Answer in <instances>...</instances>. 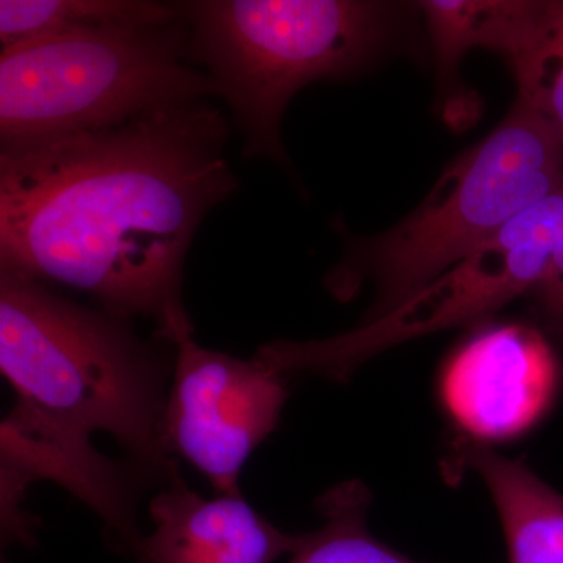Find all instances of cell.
I'll list each match as a JSON object with an SVG mask.
<instances>
[{
  "mask_svg": "<svg viewBox=\"0 0 563 563\" xmlns=\"http://www.w3.org/2000/svg\"><path fill=\"white\" fill-rule=\"evenodd\" d=\"M209 99L117 128L0 152V268L87 292L176 344L195 333L188 251L240 180Z\"/></svg>",
  "mask_w": 563,
  "mask_h": 563,
  "instance_id": "1",
  "label": "cell"
},
{
  "mask_svg": "<svg viewBox=\"0 0 563 563\" xmlns=\"http://www.w3.org/2000/svg\"><path fill=\"white\" fill-rule=\"evenodd\" d=\"M518 102L563 136V0L543 2L531 38L512 62Z\"/></svg>",
  "mask_w": 563,
  "mask_h": 563,
  "instance_id": "14",
  "label": "cell"
},
{
  "mask_svg": "<svg viewBox=\"0 0 563 563\" xmlns=\"http://www.w3.org/2000/svg\"><path fill=\"white\" fill-rule=\"evenodd\" d=\"M562 246L563 188L518 214L383 317L329 339L262 344L254 357L280 374L310 373L346 383L358 366L388 347L484 320L532 292Z\"/></svg>",
  "mask_w": 563,
  "mask_h": 563,
  "instance_id": "6",
  "label": "cell"
},
{
  "mask_svg": "<svg viewBox=\"0 0 563 563\" xmlns=\"http://www.w3.org/2000/svg\"><path fill=\"white\" fill-rule=\"evenodd\" d=\"M369 493L352 481L318 499L322 523L306 533L290 563H420L379 542L366 525Z\"/></svg>",
  "mask_w": 563,
  "mask_h": 563,
  "instance_id": "13",
  "label": "cell"
},
{
  "mask_svg": "<svg viewBox=\"0 0 563 563\" xmlns=\"http://www.w3.org/2000/svg\"><path fill=\"white\" fill-rule=\"evenodd\" d=\"M547 328L563 344V246L554 255L550 269L533 288Z\"/></svg>",
  "mask_w": 563,
  "mask_h": 563,
  "instance_id": "15",
  "label": "cell"
},
{
  "mask_svg": "<svg viewBox=\"0 0 563 563\" xmlns=\"http://www.w3.org/2000/svg\"><path fill=\"white\" fill-rule=\"evenodd\" d=\"M190 60L206 70L243 136V155L290 166L282 120L307 85L365 69L390 36L387 3L190 0Z\"/></svg>",
  "mask_w": 563,
  "mask_h": 563,
  "instance_id": "4",
  "label": "cell"
},
{
  "mask_svg": "<svg viewBox=\"0 0 563 563\" xmlns=\"http://www.w3.org/2000/svg\"><path fill=\"white\" fill-rule=\"evenodd\" d=\"M561 188L563 136L517 101L406 220L368 239L343 233L346 252L325 285L350 299L369 282L376 302L366 320L383 317Z\"/></svg>",
  "mask_w": 563,
  "mask_h": 563,
  "instance_id": "5",
  "label": "cell"
},
{
  "mask_svg": "<svg viewBox=\"0 0 563 563\" xmlns=\"http://www.w3.org/2000/svg\"><path fill=\"white\" fill-rule=\"evenodd\" d=\"M174 346L163 450L190 462L217 495H242L244 463L272 435L287 402L284 374L254 357L207 350L192 336Z\"/></svg>",
  "mask_w": 563,
  "mask_h": 563,
  "instance_id": "7",
  "label": "cell"
},
{
  "mask_svg": "<svg viewBox=\"0 0 563 563\" xmlns=\"http://www.w3.org/2000/svg\"><path fill=\"white\" fill-rule=\"evenodd\" d=\"M166 483L151 501L154 531L132 553L140 563H273L301 547L242 495L202 498L177 470Z\"/></svg>",
  "mask_w": 563,
  "mask_h": 563,
  "instance_id": "9",
  "label": "cell"
},
{
  "mask_svg": "<svg viewBox=\"0 0 563 563\" xmlns=\"http://www.w3.org/2000/svg\"><path fill=\"white\" fill-rule=\"evenodd\" d=\"M542 5L520 0L421 2L444 87L457 90L459 65L476 47L499 52L512 62L531 38Z\"/></svg>",
  "mask_w": 563,
  "mask_h": 563,
  "instance_id": "11",
  "label": "cell"
},
{
  "mask_svg": "<svg viewBox=\"0 0 563 563\" xmlns=\"http://www.w3.org/2000/svg\"><path fill=\"white\" fill-rule=\"evenodd\" d=\"M180 14L179 2L0 0V41L2 47H9L98 25L169 22Z\"/></svg>",
  "mask_w": 563,
  "mask_h": 563,
  "instance_id": "12",
  "label": "cell"
},
{
  "mask_svg": "<svg viewBox=\"0 0 563 563\" xmlns=\"http://www.w3.org/2000/svg\"><path fill=\"white\" fill-rule=\"evenodd\" d=\"M132 320L0 268V369L16 404L0 440L91 450L110 433L144 472L168 481L162 444L176 346L141 339Z\"/></svg>",
  "mask_w": 563,
  "mask_h": 563,
  "instance_id": "2",
  "label": "cell"
},
{
  "mask_svg": "<svg viewBox=\"0 0 563 563\" xmlns=\"http://www.w3.org/2000/svg\"><path fill=\"white\" fill-rule=\"evenodd\" d=\"M455 462L483 477L506 537L509 563H563V495L523 462L457 439Z\"/></svg>",
  "mask_w": 563,
  "mask_h": 563,
  "instance_id": "10",
  "label": "cell"
},
{
  "mask_svg": "<svg viewBox=\"0 0 563 563\" xmlns=\"http://www.w3.org/2000/svg\"><path fill=\"white\" fill-rule=\"evenodd\" d=\"M211 96L213 80L190 60L184 11L169 22L98 25L14 44L0 54V152Z\"/></svg>",
  "mask_w": 563,
  "mask_h": 563,
  "instance_id": "3",
  "label": "cell"
},
{
  "mask_svg": "<svg viewBox=\"0 0 563 563\" xmlns=\"http://www.w3.org/2000/svg\"><path fill=\"white\" fill-rule=\"evenodd\" d=\"M561 377L543 333L520 322L496 324L444 361L437 399L459 439L490 448L531 432L553 407Z\"/></svg>",
  "mask_w": 563,
  "mask_h": 563,
  "instance_id": "8",
  "label": "cell"
}]
</instances>
